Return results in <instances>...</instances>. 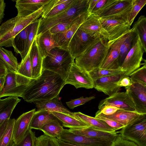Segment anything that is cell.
Returning a JSON list of instances; mask_svg holds the SVG:
<instances>
[{"label": "cell", "instance_id": "20", "mask_svg": "<svg viewBox=\"0 0 146 146\" xmlns=\"http://www.w3.org/2000/svg\"><path fill=\"white\" fill-rule=\"evenodd\" d=\"M51 0H18L15 7L17 11V16L21 17L29 15L46 5Z\"/></svg>", "mask_w": 146, "mask_h": 146}, {"label": "cell", "instance_id": "24", "mask_svg": "<svg viewBox=\"0 0 146 146\" xmlns=\"http://www.w3.org/2000/svg\"><path fill=\"white\" fill-rule=\"evenodd\" d=\"M79 29L91 36L96 37L102 36V27L98 16L91 14Z\"/></svg>", "mask_w": 146, "mask_h": 146}, {"label": "cell", "instance_id": "3", "mask_svg": "<svg viewBox=\"0 0 146 146\" xmlns=\"http://www.w3.org/2000/svg\"><path fill=\"white\" fill-rule=\"evenodd\" d=\"M45 5L29 15L24 17L17 16L3 23L0 26V47H13L15 37L41 17Z\"/></svg>", "mask_w": 146, "mask_h": 146}, {"label": "cell", "instance_id": "23", "mask_svg": "<svg viewBox=\"0 0 146 146\" xmlns=\"http://www.w3.org/2000/svg\"><path fill=\"white\" fill-rule=\"evenodd\" d=\"M29 52L32 68V78L34 79L40 76L42 71L43 58L36 44L35 38Z\"/></svg>", "mask_w": 146, "mask_h": 146}, {"label": "cell", "instance_id": "27", "mask_svg": "<svg viewBox=\"0 0 146 146\" xmlns=\"http://www.w3.org/2000/svg\"><path fill=\"white\" fill-rule=\"evenodd\" d=\"M21 101L18 97L11 96L3 99L0 98V125L9 119L15 108Z\"/></svg>", "mask_w": 146, "mask_h": 146}, {"label": "cell", "instance_id": "6", "mask_svg": "<svg viewBox=\"0 0 146 146\" xmlns=\"http://www.w3.org/2000/svg\"><path fill=\"white\" fill-rule=\"evenodd\" d=\"M102 36L106 38L110 44L127 33L131 29L128 21L124 19L99 17Z\"/></svg>", "mask_w": 146, "mask_h": 146}, {"label": "cell", "instance_id": "42", "mask_svg": "<svg viewBox=\"0 0 146 146\" xmlns=\"http://www.w3.org/2000/svg\"><path fill=\"white\" fill-rule=\"evenodd\" d=\"M146 3V0H132V7L128 20L130 26L139 12Z\"/></svg>", "mask_w": 146, "mask_h": 146}, {"label": "cell", "instance_id": "28", "mask_svg": "<svg viewBox=\"0 0 146 146\" xmlns=\"http://www.w3.org/2000/svg\"><path fill=\"white\" fill-rule=\"evenodd\" d=\"M74 113L79 119L90 125L93 129L109 132L116 131L115 129L102 119L87 115L80 112Z\"/></svg>", "mask_w": 146, "mask_h": 146}, {"label": "cell", "instance_id": "46", "mask_svg": "<svg viewBox=\"0 0 146 146\" xmlns=\"http://www.w3.org/2000/svg\"><path fill=\"white\" fill-rule=\"evenodd\" d=\"M118 109L117 108L113 106H104L99 109L95 115H110L115 113Z\"/></svg>", "mask_w": 146, "mask_h": 146}, {"label": "cell", "instance_id": "45", "mask_svg": "<svg viewBox=\"0 0 146 146\" xmlns=\"http://www.w3.org/2000/svg\"><path fill=\"white\" fill-rule=\"evenodd\" d=\"M95 98V97L94 96L85 98H84L82 96L77 99L72 100L69 102H66V104L69 108L73 109L76 107L84 104Z\"/></svg>", "mask_w": 146, "mask_h": 146}, {"label": "cell", "instance_id": "50", "mask_svg": "<svg viewBox=\"0 0 146 146\" xmlns=\"http://www.w3.org/2000/svg\"><path fill=\"white\" fill-rule=\"evenodd\" d=\"M6 4L4 0H0V24L2 21L4 16Z\"/></svg>", "mask_w": 146, "mask_h": 146}, {"label": "cell", "instance_id": "25", "mask_svg": "<svg viewBox=\"0 0 146 146\" xmlns=\"http://www.w3.org/2000/svg\"><path fill=\"white\" fill-rule=\"evenodd\" d=\"M75 134L92 137L108 139L114 141L118 135V131L109 132L93 129L90 126L78 129H69Z\"/></svg>", "mask_w": 146, "mask_h": 146}, {"label": "cell", "instance_id": "13", "mask_svg": "<svg viewBox=\"0 0 146 146\" xmlns=\"http://www.w3.org/2000/svg\"><path fill=\"white\" fill-rule=\"evenodd\" d=\"M125 88L134 104L135 111L139 113L146 114V86L131 81L129 86Z\"/></svg>", "mask_w": 146, "mask_h": 146}, {"label": "cell", "instance_id": "48", "mask_svg": "<svg viewBox=\"0 0 146 146\" xmlns=\"http://www.w3.org/2000/svg\"><path fill=\"white\" fill-rule=\"evenodd\" d=\"M106 122L108 125L115 129L116 131L123 128L124 126L115 121L105 118H98Z\"/></svg>", "mask_w": 146, "mask_h": 146}, {"label": "cell", "instance_id": "18", "mask_svg": "<svg viewBox=\"0 0 146 146\" xmlns=\"http://www.w3.org/2000/svg\"><path fill=\"white\" fill-rule=\"evenodd\" d=\"M35 109L24 113L15 119L13 130L14 143H17L23 137L29 129V125Z\"/></svg>", "mask_w": 146, "mask_h": 146}, {"label": "cell", "instance_id": "22", "mask_svg": "<svg viewBox=\"0 0 146 146\" xmlns=\"http://www.w3.org/2000/svg\"><path fill=\"white\" fill-rule=\"evenodd\" d=\"M35 40L43 58L47 56L52 49L60 48L59 45L53 38L50 30L36 36Z\"/></svg>", "mask_w": 146, "mask_h": 146}, {"label": "cell", "instance_id": "34", "mask_svg": "<svg viewBox=\"0 0 146 146\" xmlns=\"http://www.w3.org/2000/svg\"><path fill=\"white\" fill-rule=\"evenodd\" d=\"M133 28L139 35L145 52H146V18L141 15L133 24Z\"/></svg>", "mask_w": 146, "mask_h": 146}, {"label": "cell", "instance_id": "35", "mask_svg": "<svg viewBox=\"0 0 146 146\" xmlns=\"http://www.w3.org/2000/svg\"><path fill=\"white\" fill-rule=\"evenodd\" d=\"M15 119H9L7 127L0 139V146H12L14 143L13 130Z\"/></svg>", "mask_w": 146, "mask_h": 146}, {"label": "cell", "instance_id": "1", "mask_svg": "<svg viewBox=\"0 0 146 146\" xmlns=\"http://www.w3.org/2000/svg\"><path fill=\"white\" fill-rule=\"evenodd\" d=\"M65 85V80L59 75L42 70L41 75L33 79L27 86L22 97L30 103L49 100L59 96Z\"/></svg>", "mask_w": 146, "mask_h": 146}, {"label": "cell", "instance_id": "9", "mask_svg": "<svg viewBox=\"0 0 146 146\" xmlns=\"http://www.w3.org/2000/svg\"><path fill=\"white\" fill-rule=\"evenodd\" d=\"M118 132L122 137L138 146H146V116L124 126Z\"/></svg>", "mask_w": 146, "mask_h": 146}, {"label": "cell", "instance_id": "17", "mask_svg": "<svg viewBox=\"0 0 146 146\" xmlns=\"http://www.w3.org/2000/svg\"><path fill=\"white\" fill-rule=\"evenodd\" d=\"M90 14L88 12L84 13L72 26L67 30L62 33L52 34L53 38L59 45L60 48L68 50L69 43L73 36L81 25Z\"/></svg>", "mask_w": 146, "mask_h": 146}, {"label": "cell", "instance_id": "32", "mask_svg": "<svg viewBox=\"0 0 146 146\" xmlns=\"http://www.w3.org/2000/svg\"><path fill=\"white\" fill-rule=\"evenodd\" d=\"M0 59L8 69L17 72L19 64L12 51L0 47Z\"/></svg>", "mask_w": 146, "mask_h": 146}, {"label": "cell", "instance_id": "51", "mask_svg": "<svg viewBox=\"0 0 146 146\" xmlns=\"http://www.w3.org/2000/svg\"><path fill=\"white\" fill-rule=\"evenodd\" d=\"M9 119L5 120L0 125V139L4 134L7 127Z\"/></svg>", "mask_w": 146, "mask_h": 146}, {"label": "cell", "instance_id": "33", "mask_svg": "<svg viewBox=\"0 0 146 146\" xmlns=\"http://www.w3.org/2000/svg\"><path fill=\"white\" fill-rule=\"evenodd\" d=\"M63 129L62 126L60 125L59 121H52L45 124L39 130L49 137L57 138Z\"/></svg>", "mask_w": 146, "mask_h": 146}, {"label": "cell", "instance_id": "43", "mask_svg": "<svg viewBox=\"0 0 146 146\" xmlns=\"http://www.w3.org/2000/svg\"><path fill=\"white\" fill-rule=\"evenodd\" d=\"M35 146H60L58 139L44 134L36 138Z\"/></svg>", "mask_w": 146, "mask_h": 146}, {"label": "cell", "instance_id": "38", "mask_svg": "<svg viewBox=\"0 0 146 146\" xmlns=\"http://www.w3.org/2000/svg\"><path fill=\"white\" fill-rule=\"evenodd\" d=\"M75 0H66L61 4L54 7L48 11L43 13L41 17L50 18L60 13L69 7Z\"/></svg>", "mask_w": 146, "mask_h": 146}, {"label": "cell", "instance_id": "44", "mask_svg": "<svg viewBox=\"0 0 146 146\" xmlns=\"http://www.w3.org/2000/svg\"><path fill=\"white\" fill-rule=\"evenodd\" d=\"M36 138L35 132L29 129L21 140L17 143H14L12 146H35Z\"/></svg>", "mask_w": 146, "mask_h": 146}, {"label": "cell", "instance_id": "30", "mask_svg": "<svg viewBox=\"0 0 146 146\" xmlns=\"http://www.w3.org/2000/svg\"><path fill=\"white\" fill-rule=\"evenodd\" d=\"M29 25L17 34L13 41V47L14 51L17 53L20 54L22 60L24 58V53Z\"/></svg>", "mask_w": 146, "mask_h": 146}, {"label": "cell", "instance_id": "36", "mask_svg": "<svg viewBox=\"0 0 146 146\" xmlns=\"http://www.w3.org/2000/svg\"><path fill=\"white\" fill-rule=\"evenodd\" d=\"M40 18L29 25L24 53V58L29 52L37 35Z\"/></svg>", "mask_w": 146, "mask_h": 146}, {"label": "cell", "instance_id": "4", "mask_svg": "<svg viewBox=\"0 0 146 146\" xmlns=\"http://www.w3.org/2000/svg\"><path fill=\"white\" fill-rule=\"evenodd\" d=\"M74 59L68 50L55 48L43 58L42 70L56 73L65 80Z\"/></svg>", "mask_w": 146, "mask_h": 146}, {"label": "cell", "instance_id": "14", "mask_svg": "<svg viewBox=\"0 0 146 146\" xmlns=\"http://www.w3.org/2000/svg\"><path fill=\"white\" fill-rule=\"evenodd\" d=\"M124 72L100 78L93 80L94 88L97 91L111 96L119 92L120 87L117 82L122 78L125 77Z\"/></svg>", "mask_w": 146, "mask_h": 146}, {"label": "cell", "instance_id": "37", "mask_svg": "<svg viewBox=\"0 0 146 146\" xmlns=\"http://www.w3.org/2000/svg\"><path fill=\"white\" fill-rule=\"evenodd\" d=\"M16 72L23 76L33 79L32 68L29 56V52L21 62L18 64Z\"/></svg>", "mask_w": 146, "mask_h": 146}, {"label": "cell", "instance_id": "47", "mask_svg": "<svg viewBox=\"0 0 146 146\" xmlns=\"http://www.w3.org/2000/svg\"><path fill=\"white\" fill-rule=\"evenodd\" d=\"M111 146H138L134 142L127 139L118 134Z\"/></svg>", "mask_w": 146, "mask_h": 146}, {"label": "cell", "instance_id": "10", "mask_svg": "<svg viewBox=\"0 0 146 146\" xmlns=\"http://www.w3.org/2000/svg\"><path fill=\"white\" fill-rule=\"evenodd\" d=\"M65 84H70L77 89L94 88L93 80L88 72L77 66L74 61L65 80Z\"/></svg>", "mask_w": 146, "mask_h": 146}, {"label": "cell", "instance_id": "29", "mask_svg": "<svg viewBox=\"0 0 146 146\" xmlns=\"http://www.w3.org/2000/svg\"><path fill=\"white\" fill-rule=\"evenodd\" d=\"M51 112L61 122L62 126L69 128L70 129H78L90 126L88 124L79 119L64 113L57 112Z\"/></svg>", "mask_w": 146, "mask_h": 146}, {"label": "cell", "instance_id": "40", "mask_svg": "<svg viewBox=\"0 0 146 146\" xmlns=\"http://www.w3.org/2000/svg\"><path fill=\"white\" fill-rule=\"evenodd\" d=\"M123 72L121 69L115 70H107L100 68H96L88 72L89 74L94 80L100 78Z\"/></svg>", "mask_w": 146, "mask_h": 146}, {"label": "cell", "instance_id": "19", "mask_svg": "<svg viewBox=\"0 0 146 146\" xmlns=\"http://www.w3.org/2000/svg\"><path fill=\"white\" fill-rule=\"evenodd\" d=\"M34 103L36 105L37 111L44 110L59 112L79 119L74 113L71 112L64 106L59 96L49 100L38 101Z\"/></svg>", "mask_w": 146, "mask_h": 146}, {"label": "cell", "instance_id": "54", "mask_svg": "<svg viewBox=\"0 0 146 146\" xmlns=\"http://www.w3.org/2000/svg\"><path fill=\"white\" fill-rule=\"evenodd\" d=\"M5 75L0 78V93L3 90L4 86L5 79Z\"/></svg>", "mask_w": 146, "mask_h": 146}, {"label": "cell", "instance_id": "8", "mask_svg": "<svg viewBox=\"0 0 146 146\" xmlns=\"http://www.w3.org/2000/svg\"><path fill=\"white\" fill-rule=\"evenodd\" d=\"M144 52L143 45L137 34L133 39L131 49L120 67L125 77L129 76L131 73L139 68Z\"/></svg>", "mask_w": 146, "mask_h": 146}, {"label": "cell", "instance_id": "31", "mask_svg": "<svg viewBox=\"0 0 146 146\" xmlns=\"http://www.w3.org/2000/svg\"><path fill=\"white\" fill-rule=\"evenodd\" d=\"M137 34L135 30L133 28L131 29L127 33L125 38L120 48L119 60L120 67L131 49L133 39Z\"/></svg>", "mask_w": 146, "mask_h": 146}, {"label": "cell", "instance_id": "41", "mask_svg": "<svg viewBox=\"0 0 146 146\" xmlns=\"http://www.w3.org/2000/svg\"><path fill=\"white\" fill-rule=\"evenodd\" d=\"M131 73L129 76L133 82H137L146 86V63Z\"/></svg>", "mask_w": 146, "mask_h": 146}, {"label": "cell", "instance_id": "16", "mask_svg": "<svg viewBox=\"0 0 146 146\" xmlns=\"http://www.w3.org/2000/svg\"><path fill=\"white\" fill-rule=\"evenodd\" d=\"M107 105L114 106L119 109L136 112L134 104L126 92H119L102 100L99 103L98 109Z\"/></svg>", "mask_w": 146, "mask_h": 146}, {"label": "cell", "instance_id": "26", "mask_svg": "<svg viewBox=\"0 0 146 146\" xmlns=\"http://www.w3.org/2000/svg\"><path fill=\"white\" fill-rule=\"evenodd\" d=\"M52 121H59L51 112L44 110L36 111L31 119L29 129L40 130L45 124Z\"/></svg>", "mask_w": 146, "mask_h": 146}, {"label": "cell", "instance_id": "2", "mask_svg": "<svg viewBox=\"0 0 146 146\" xmlns=\"http://www.w3.org/2000/svg\"><path fill=\"white\" fill-rule=\"evenodd\" d=\"M110 48L106 38L101 36L97 37L80 56L75 59V63L88 72L99 68Z\"/></svg>", "mask_w": 146, "mask_h": 146}, {"label": "cell", "instance_id": "21", "mask_svg": "<svg viewBox=\"0 0 146 146\" xmlns=\"http://www.w3.org/2000/svg\"><path fill=\"white\" fill-rule=\"evenodd\" d=\"M146 116V114L139 113L133 111L118 109L113 114L108 115H95L97 118H105L117 122L124 126L143 117Z\"/></svg>", "mask_w": 146, "mask_h": 146}, {"label": "cell", "instance_id": "39", "mask_svg": "<svg viewBox=\"0 0 146 146\" xmlns=\"http://www.w3.org/2000/svg\"><path fill=\"white\" fill-rule=\"evenodd\" d=\"M83 14L53 26L49 29L51 33L52 34H54L62 33L67 30L72 26Z\"/></svg>", "mask_w": 146, "mask_h": 146}, {"label": "cell", "instance_id": "52", "mask_svg": "<svg viewBox=\"0 0 146 146\" xmlns=\"http://www.w3.org/2000/svg\"><path fill=\"white\" fill-rule=\"evenodd\" d=\"M98 0H89L88 12L91 13Z\"/></svg>", "mask_w": 146, "mask_h": 146}, {"label": "cell", "instance_id": "53", "mask_svg": "<svg viewBox=\"0 0 146 146\" xmlns=\"http://www.w3.org/2000/svg\"><path fill=\"white\" fill-rule=\"evenodd\" d=\"M7 71V68L5 66L0 64V78L4 76Z\"/></svg>", "mask_w": 146, "mask_h": 146}, {"label": "cell", "instance_id": "15", "mask_svg": "<svg viewBox=\"0 0 146 146\" xmlns=\"http://www.w3.org/2000/svg\"><path fill=\"white\" fill-rule=\"evenodd\" d=\"M127 33L109 44L110 48L109 52L100 68L110 70L121 69L119 60L120 48Z\"/></svg>", "mask_w": 146, "mask_h": 146}, {"label": "cell", "instance_id": "7", "mask_svg": "<svg viewBox=\"0 0 146 146\" xmlns=\"http://www.w3.org/2000/svg\"><path fill=\"white\" fill-rule=\"evenodd\" d=\"M3 90L0 93V98L7 96L22 97L23 93L33 80L17 74L7 69Z\"/></svg>", "mask_w": 146, "mask_h": 146}, {"label": "cell", "instance_id": "5", "mask_svg": "<svg viewBox=\"0 0 146 146\" xmlns=\"http://www.w3.org/2000/svg\"><path fill=\"white\" fill-rule=\"evenodd\" d=\"M88 1L75 0L69 7L57 15L50 18L41 17L36 36L58 24L87 12Z\"/></svg>", "mask_w": 146, "mask_h": 146}, {"label": "cell", "instance_id": "11", "mask_svg": "<svg viewBox=\"0 0 146 146\" xmlns=\"http://www.w3.org/2000/svg\"><path fill=\"white\" fill-rule=\"evenodd\" d=\"M132 0H114L97 15L100 18H121L128 21L132 7Z\"/></svg>", "mask_w": 146, "mask_h": 146}, {"label": "cell", "instance_id": "12", "mask_svg": "<svg viewBox=\"0 0 146 146\" xmlns=\"http://www.w3.org/2000/svg\"><path fill=\"white\" fill-rule=\"evenodd\" d=\"M96 37L92 36L78 29L70 42L68 50L75 59L84 52Z\"/></svg>", "mask_w": 146, "mask_h": 146}, {"label": "cell", "instance_id": "49", "mask_svg": "<svg viewBox=\"0 0 146 146\" xmlns=\"http://www.w3.org/2000/svg\"><path fill=\"white\" fill-rule=\"evenodd\" d=\"M117 85L120 88L122 87H125L129 86L131 84V81L129 77H123L117 82Z\"/></svg>", "mask_w": 146, "mask_h": 146}, {"label": "cell", "instance_id": "55", "mask_svg": "<svg viewBox=\"0 0 146 146\" xmlns=\"http://www.w3.org/2000/svg\"><path fill=\"white\" fill-rule=\"evenodd\" d=\"M0 64L5 66L4 64L3 63V62H2V61L0 59Z\"/></svg>", "mask_w": 146, "mask_h": 146}]
</instances>
